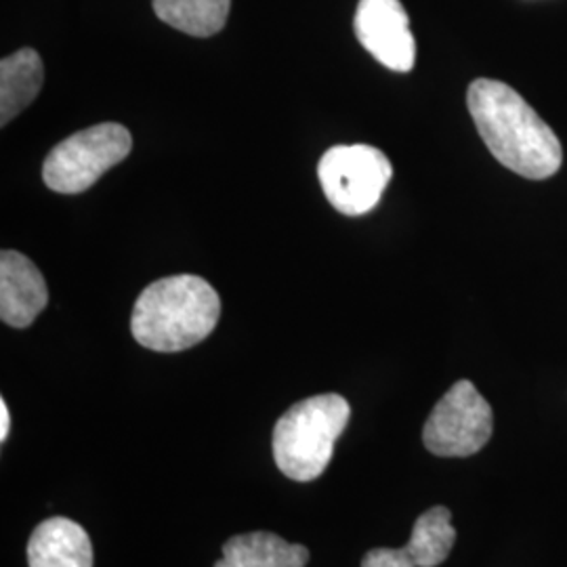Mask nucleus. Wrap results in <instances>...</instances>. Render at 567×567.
Listing matches in <instances>:
<instances>
[{
  "label": "nucleus",
  "mask_w": 567,
  "mask_h": 567,
  "mask_svg": "<svg viewBox=\"0 0 567 567\" xmlns=\"http://www.w3.org/2000/svg\"><path fill=\"white\" fill-rule=\"evenodd\" d=\"M466 105L487 150L508 171L540 182L561 168L564 150L555 131L505 82H471Z\"/></svg>",
  "instance_id": "obj_1"
},
{
  "label": "nucleus",
  "mask_w": 567,
  "mask_h": 567,
  "mask_svg": "<svg viewBox=\"0 0 567 567\" xmlns=\"http://www.w3.org/2000/svg\"><path fill=\"white\" fill-rule=\"evenodd\" d=\"M221 316L217 290L200 276L182 274L150 284L131 316V332L145 349L185 351L215 330Z\"/></svg>",
  "instance_id": "obj_2"
},
{
  "label": "nucleus",
  "mask_w": 567,
  "mask_h": 567,
  "mask_svg": "<svg viewBox=\"0 0 567 567\" xmlns=\"http://www.w3.org/2000/svg\"><path fill=\"white\" fill-rule=\"evenodd\" d=\"M351 408L339 393H322L288 408L274 429V461L286 477L313 482L330 465Z\"/></svg>",
  "instance_id": "obj_3"
},
{
  "label": "nucleus",
  "mask_w": 567,
  "mask_h": 567,
  "mask_svg": "<svg viewBox=\"0 0 567 567\" xmlns=\"http://www.w3.org/2000/svg\"><path fill=\"white\" fill-rule=\"evenodd\" d=\"M133 147V137L118 122H102L58 143L42 164V179L58 194H82L121 164Z\"/></svg>",
  "instance_id": "obj_4"
},
{
  "label": "nucleus",
  "mask_w": 567,
  "mask_h": 567,
  "mask_svg": "<svg viewBox=\"0 0 567 567\" xmlns=\"http://www.w3.org/2000/svg\"><path fill=\"white\" fill-rule=\"evenodd\" d=\"M393 166L379 147L334 145L318 164L326 200L347 217H360L381 203Z\"/></svg>",
  "instance_id": "obj_5"
},
{
  "label": "nucleus",
  "mask_w": 567,
  "mask_h": 567,
  "mask_svg": "<svg viewBox=\"0 0 567 567\" xmlns=\"http://www.w3.org/2000/svg\"><path fill=\"white\" fill-rule=\"evenodd\" d=\"M492 431V408L475 385L463 379L452 385L429 414L423 442L435 456L461 458L477 454L486 446Z\"/></svg>",
  "instance_id": "obj_6"
},
{
  "label": "nucleus",
  "mask_w": 567,
  "mask_h": 567,
  "mask_svg": "<svg viewBox=\"0 0 567 567\" xmlns=\"http://www.w3.org/2000/svg\"><path fill=\"white\" fill-rule=\"evenodd\" d=\"M355 37L365 51L393 72H410L416 63V41L400 0H360Z\"/></svg>",
  "instance_id": "obj_7"
},
{
  "label": "nucleus",
  "mask_w": 567,
  "mask_h": 567,
  "mask_svg": "<svg viewBox=\"0 0 567 567\" xmlns=\"http://www.w3.org/2000/svg\"><path fill=\"white\" fill-rule=\"evenodd\" d=\"M49 303V290L39 267L25 255H0V318L13 328H28Z\"/></svg>",
  "instance_id": "obj_8"
},
{
  "label": "nucleus",
  "mask_w": 567,
  "mask_h": 567,
  "mask_svg": "<svg viewBox=\"0 0 567 567\" xmlns=\"http://www.w3.org/2000/svg\"><path fill=\"white\" fill-rule=\"evenodd\" d=\"M30 567H93V545L84 527L68 517L42 522L28 543Z\"/></svg>",
  "instance_id": "obj_9"
},
{
  "label": "nucleus",
  "mask_w": 567,
  "mask_h": 567,
  "mask_svg": "<svg viewBox=\"0 0 567 567\" xmlns=\"http://www.w3.org/2000/svg\"><path fill=\"white\" fill-rule=\"evenodd\" d=\"M307 561L303 545H290L271 532H250L229 538L215 567H305Z\"/></svg>",
  "instance_id": "obj_10"
},
{
  "label": "nucleus",
  "mask_w": 567,
  "mask_h": 567,
  "mask_svg": "<svg viewBox=\"0 0 567 567\" xmlns=\"http://www.w3.org/2000/svg\"><path fill=\"white\" fill-rule=\"evenodd\" d=\"M44 65L34 49H21L0 61V124L7 126L37 100Z\"/></svg>",
  "instance_id": "obj_11"
},
{
  "label": "nucleus",
  "mask_w": 567,
  "mask_h": 567,
  "mask_svg": "<svg viewBox=\"0 0 567 567\" xmlns=\"http://www.w3.org/2000/svg\"><path fill=\"white\" fill-rule=\"evenodd\" d=\"M231 0H154L156 16L189 37L208 39L224 30Z\"/></svg>",
  "instance_id": "obj_12"
},
{
  "label": "nucleus",
  "mask_w": 567,
  "mask_h": 567,
  "mask_svg": "<svg viewBox=\"0 0 567 567\" xmlns=\"http://www.w3.org/2000/svg\"><path fill=\"white\" fill-rule=\"evenodd\" d=\"M454 543L456 529L452 526L450 508L433 507L416 519L404 548L414 566L437 567L446 561Z\"/></svg>",
  "instance_id": "obj_13"
},
{
  "label": "nucleus",
  "mask_w": 567,
  "mask_h": 567,
  "mask_svg": "<svg viewBox=\"0 0 567 567\" xmlns=\"http://www.w3.org/2000/svg\"><path fill=\"white\" fill-rule=\"evenodd\" d=\"M362 567H416L405 548H372L365 553Z\"/></svg>",
  "instance_id": "obj_14"
},
{
  "label": "nucleus",
  "mask_w": 567,
  "mask_h": 567,
  "mask_svg": "<svg viewBox=\"0 0 567 567\" xmlns=\"http://www.w3.org/2000/svg\"><path fill=\"white\" fill-rule=\"evenodd\" d=\"M9 429H11V414H9L7 402L2 400V402H0V442H7Z\"/></svg>",
  "instance_id": "obj_15"
}]
</instances>
